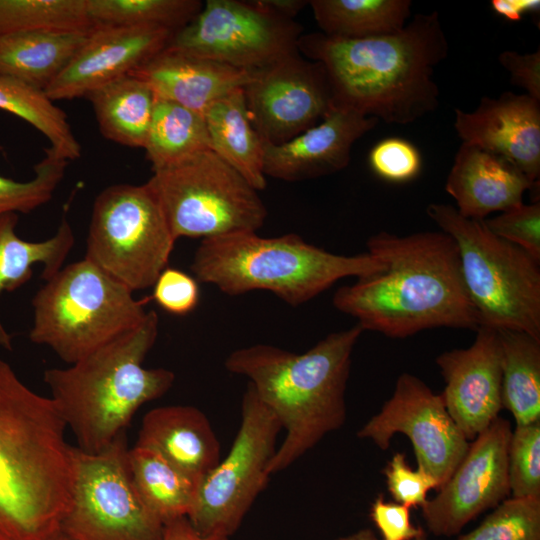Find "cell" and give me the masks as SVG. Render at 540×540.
Masks as SVG:
<instances>
[{
    "label": "cell",
    "mask_w": 540,
    "mask_h": 540,
    "mask_svg": "<svg viewBox=\"0 0 540 540\" xmlns=\"http://www.w3.org/2000/svg\"><path fill=\"white\" fill-rule=\"evenodd\" d=\"M367 252L382 269L338 288L332 298L334 307L364 331L406 338L438 327L478 329L457 246L448 234L381 231L367 240Z\"/></svg>",
    "instance_id": "cell-1"
},
{
    "label": "cell",
    "mask_w": 540,
    "mask_h": 540,
    "mask_svg": "<svg viewBox=\"0 0 540 540\" xmlns=\"http://www.w3.org/2000/svg\"><path fill=\"white\" fill-rule=\"evenodd\" d=\"M298 50L323 66L333 108L407 125L439 106L434 72L449 44L437 11L417 13L403 29L376 37L302 34Z\"/></svg>",
    "instance_id": "cell-2"
},
{
    "label": "cell",
    "mask_w": 540,
    "mask_h": 540,
    "mask_svg": "<svg viewBox=\"0 0 540 540\" xmlns=\"http://www.w3.org/2000/svg\"><path fill=\"white\" fill-rule=\"evenodd\" d=\"M52 399L0 357V540H51L73 495V446Z\"/></svg>",
    "instance_id": "cell-3"
},
{
    "label": "cell",
    "mask_w": 540,
    "mask_h": 540,
    "mask_svg": "<svg viewBox=\"0 0 540 540\" xmlns=\"http://www.w3.org/2000/svg\"><path fill=\"white\" fill-rule=\"evenodd\" d=\"M363 332L356 324L330 333L302 354L255 344L226 358L225 368L248 378L286 431L268 466L270 475L288 468L344 424L352 353Z\"/></svg>",
    "instance_id": "cell-4"
},
{
    "label": "cell",
    "mask_w": 540,
    "mask_h": 540,
    "mask_svg": "<svg viewBox=\"0 0 540 540\" xmlns=\"http://www.w3.org/2000/svg\"><path fill=\"white\" fill-rule=\"evenodd\" d=\"M158 331V315L148 311L137 327L69 367L45 370L50 398L83 452L104 450L126 431L143 404L163 396L174 384L171 370L143 366Z\"/></svg>",
    "instance_id": "cell-5"
},
{
    "label": "cell",
    "mask_w": 540,
    "mask_h": 540,
    "mask_svg": "<svg viewBox=\"0 0 540 540\" xmlns=\"http://www.w3.org/2000/svg\"><path fill=\"white\" fill-rule=\"evenodd\" d=\"M382 267L369 252L335 254L294 233L262 237L252 231L202 239L190 266L197 281L225 294L264 290L291 306L312 300L341 279Z\"/></svg>",
    "instance_id": "cell-6"
},
{
    "label": "cell",
    "mask_w": 540,
    "mask_h": 540,
    "mask_svg": "<svg viewBox=\"0 0 540 540\" xmlns=\"http://www.w3.org/2000/svg\"><path fill=\"white\" fill-rule=\"evenodd\" d=\"M35 293L29 338L73 364L145 318L133 291L86 258L62 267Z\"/></svg>",
    "instance_id": "cell-7"
},
{
    "label": "cell",
    "mask_w": 540,
    "mask_h": 540,
    "mask_svg": "<svg viewBox=\"0 0 540 540\" xmlns=\"http://www.w3.org/2000/svg\"><path fill=\"white\" fill-rule=\"evenodd\" d=\"M427 215L455 242L462 278L480 326L540 340V261L494 235L483 220L431 203Z\"/></svg>",
    "instance_id": "cell-8"
},
{
    "label": "cell",
    "mask_w": 540,
    "mask_h": 540,
    "mask_svg": "<svg viewBox=\"0 0 540 540\" xmlns=\"http://www.w3.org/2000/svg\"><path fill=\"white\" fill-rule=\"evenodd\" d=\"M146 184L176 240L257 232L267 217L258 191L212 150L154 171Z\"/></svg>",
    "instance_id": "cell-9"
},
{
    "label": "cell",
    "mask_w": 540,
    "mask_h": 540,
    "mask_svg": "<svg viewBox=\"0 0 540 540\" xmlns=\"http://www.w3.org/2000/svg\"><path fill=\"white\" fill-rule=\"evenodd\" d=\"M175 242L146 183L115 184L93 203L84 258L134 292L154 285L168 267Z\"/></svg>",
    "instance_id": "cell-10"
},
{
    "label": "cell",
    "mask_w": 540,
    "mask_h": 540,
    "mask_svg": "<svg viewBox=\"0 0 540 540\" xmlns=\"http://www.w3.org/2000/svg\"><path fill=\"white\" fill-rule=\"evenodd\" d=\"M282 430L275 415L247 384L241 424L228 454L198 483L187 518L205 536L230 537L266 487L268 466Z\"/></svg>",
    "instance_id": "cell-11"
},
{
    "label": "cell",
    "mask_w": 540,
    "mask_h": 540,
    "mask_svg": "<svg viewBox=\"0 0 540 540\" xmlns=\"http://www.w3.org/2000/svg\"><path fill=\"white\" fill-rule=\"evenodd\" d=\"M126 431L104 450L73 446L71 506L61 532L75 540H161L164 524L144 505L128 468Z\"/></svg>",
    "instance_id": "cell-12"
},
{
    "label": "cell",
    "mask_w": 540,
    "mask_h": 540,
    "mask_svg": "<svg viewBox=\"0 0 540 540\" xmlns=\"http://www.w3.org/2000/svg\"><path fill=\"white\" fill-rule=\"evenodd\" d=\"M303 27L254 0H207L167 47L253 72L299 53Z\"/></svg>",
    "instance_id": "cell-13"
},
{
    "label": "cell",
    "mask_w": 540,
    "mask_h": 540,
    "mask_svg": "<svg viewBox=\"0 0 540 540\" xmlns=\"http://www.w3.org/2000/svg\"><path fill=\"white\" fill-rule=\"evenodd\" d=\"M397 433L410 439L417 468L431 475L439 489L451 477L469 447L449 415L442 395L435 394L410 373L398 377L392 396L357 436L386 450Z\"/></svg>",
    "instance_id": "cell-14"
},
{
    "label": "cell",
    "mask_w": 540,
    "mask_h": 540,
    "mask_svg": "<svg viewBox=\"0 0 540 540\" xmlns=\"http://www.w3.org/2000/svg\"><path fill=\"white\" fill-rule=\"evenodd\" d=\"M242 92L252 126L273 145L315 126L333 109L323 66L300 52L251 72Z\"/></svg>",
    "instance_id": "cell-15"
},
{
    "label": "cell",
    "mask_w": 540,
    "mask_h": 540,
    "mask_svg": "<svg viewBox=\"0 0 540 540\" xmlns=\"http://www.w3.org/2000/svg\"><path fill=\"white\" fill-rule=\"evenodd\" d=\"M512 429L497 417L469 444L463 459L439 489L421 507L430 532L450 537L486 509L497 506L510 493L508 447Z\"/></svg>",
    "instance_id": "cell-16"
},
{
    "label": "cell",
    "mask_w": 540,
    "mask_h": 540,
    "mask_svg": "<svg viewBox=\"0 0 540 540\" xmlns=\"http://www.w3.org/2000/svg\"><path fill=\"white\" fill-rule=\"evenodd\" d=\"M467 348L445 351L436 358L445 381L446 409L467 441L474 440L502 408L501 348L498 330L479 326Z\"/></svg>",
    "instance_id": "cell-17"
},
{
    "label": "cell",
    "mask_w": 540,
    "mask_h": 540,
    "mask_svg": "<svg viewBox=\"0 0 540 540\" xmlns=\"http://www.w3.org/2000/svg\"><path fill=\"white\" fill-rule=\"evenodd\" d=\"M174 32L157 26L94 25L62 73L45 89L51 101L86 97L143 65Z\"/></svg>",
    "instance_id": "cell-18"
},
{
    "label": "cell",
    "mask_w": 540,
    "mask_h": 540,
    "mask_svg": "<svg viewBox=\"0 0 540 540\" xmlns=\"http://www.w3.org/2000/svg\"><path fill=\"white\" fill-rule=\"evenodd\" d=\"M454 113V128L463 143L509 160L539 185L540 101L506 91L497 98L482 97L472 112L456 108Z\"/></svg>",
    "instance_id": "cell-19"
},
{
    "label": "cell",
    "mask_w": 540,
    "mask_h": 540,
    "mask_svg": "<svg viewBox=\"0 0 540 540\" xmlns=\"http://www.w3.org/2000/svg\"><path fill=\"white\" fill-rule=\"evenodd\" d=\"M377 123L374 117L333 108L318 124L285 143L263 142L264 174L295 182L336 173L349 164L354 143Z\"/></svg>",
    "instance_id": "cell-20"
},
{
    "label": "cell",
    "mask_w": 540,
    "mask_h": 540,
    "mask_svg": "<svg viewBox=\"0 0 540 540\" xmlns=\"http://www.w3.org/2000/svg\"><path fill=\"white\" fill-rule=\"evenodd\" d=\"M538 187L509 160L463 142L445 183L456 210L463 217L476 220L522 204L524 193Z\"/></svg>",
    "instance_id": "cell-21"
},
{
    "label": "cell",
    "mask_w": 540,
    "mask_h": 540,
    "mask_svg": "<svg viewBox=\"0 0 540 540\" xmlns=\"http://www.w3.org/2000/svg\"><path fill=\"white\" fill-rule=\"evenodd\" d=\"M149 85L157 99L204 115L217 100L242 89L251 72L165 47L129 73Z\"/></svg>",
    "instance_id": "cell-22"
},
{
    "label": "cell",
    "mask_w": 540,
    "mask_h": 540,
    "mask_svg": "<svg viewBox=\"0 0 540 540\" xmlns=\"http://www.w3.org/2000/svg\"><path fill=\"white\" fill-rule=\"evenodd\" d=\"M135 445L156 451L197 483L220 461V443L209 419L190 405L148 411Z\"/></svg>",
    "instance_id": "cell-23"
},
{
    "label": "cell",
    "mask_w": 540,
    "mask_h": 540,
    "mask_svg": "<svg viewBox=\"0 0 540 540\" xmlns=\"http://www.w3.org/2000/svg\"><path fill=\"white\" fill-rule=\"evenodd\" d=\"M90 30L42 28L0 37V76L45 91L70 63Z\"/></svg>",
    "instance_id": "cell-24"
},
{
    "label": "cell",
    "mask_w": 540,
    "mask_h": 540,
    "mask_svg": "<svg viewBox=\"0 0 540 540\" xmlns=\"http://www.w3.org/2000/svg\"><path fill=\"white\" fill-rule=\"evenodd\" d=\"M18 214L0 215V295L11 292L28 282L33 265L41 264V278L45 281L62 267L74 242L69 221L64 216L53 236L42 241H27L16 234ZM0 345L11 350V336L0 321Z\"/></svg>",
    "instance_id": "cell-25"
},
{
    "label": "cell",
    "mask_w": 540,
    "mask_h": 540,
    "mask_svg": "<svg viewBox=\"0 0 540 540\" xmlns=\"http://www.w3.org/2000/svg\"><path fill=\"white\" fill-rule=\"evenodd\" d=\"M204 118L211 150L257 191L265 189L263 141L250 122L242 89L214 102Z\"/></svg>",
    "instance_id": "cell-26"
},
{
    "label": "cell",
    "mask_w": 540,
    "mask_h": 540,
    "mask_svg": "<svg viewBox=\"0 0 540 540\" xmlns=\"http://www.w3.org/2000/svg\"><path fill=\"white\" fill-rule=\"evenodd\" d=\"M101 134L131 148H143L157 98L147 83L127 74L88 93Z\"/></svg>",
    "instance_id": "cell-27"
},
{
    "label": "cell",
    "mask_w": 540,
    "mask_h": 540,
    "mask_svg": "<svg viewBox=\"0 0 540 540\" xmlns=\"http://www.w3.org/2000/svg\"><path fill=\"white\" fill-rule=\"evenodd\" d=\"M128 468L144 505L163 523L187 517L198 483L156 451L135 445L128 450Z\"/></svg>",
    "instance_id": "cell-28"
},
{
    "label": "cell",
    "mask_w": 540,
    "mask_h": 540,
    "mask_svg": "<svg viewBox=\"0 0 540 540\" xmlns=\"http://www.w3.org/2000/svg\"><path fill=\"white\" fill-rule=\"evenodd\" d=\"M501 348L502 408L516 425L540 420V340L512 330H498Z\"/></svg>",
    "instance_id": "cell-29"
},
{
    "label": "cell",
    "mask_w": 540,
    "mask_h": 540,
    "mask_svg": "<svg viewBox=\"0 0 540 540\" xmlns=\"http://www.w3.org/2000/svg\"><path fill=\"white\" fill-rule=\"evenodd\" d=\"M321 33L364 39L395 33L411 15L410 0H310Z\"/></svg>",
    "instance_id": "cell-30"
},
{
    "label": "cell",
    "mask_w": 540,
    "mask_h": 540,
    "mask_svg": "<svg viewBox=\"0 0 540 540\" xmlns=\"http://www.w3.org/2000/svg\"><path fill=\"white\" fill-rule=\"evenodd\" d=\"M143 149L153 172L211 150L204 115L157 99Z\"/></svg>",
    "instance_id": "cell-31"
},
{
    "label": "cell",
    "mask_w": 540,
    "mask_h": 540,
    "mask_svg": "<svg viewBox=\"0 0 540 540\" xmlns=\"http://www.w3.org/2000/svg\"><path fill=\"white\" fill-rule=\"evenodd\" d=\"M0 110L21 118L42 133L50 148L68 161L81 156L66 113L44 91L17 80L0 76Z\"/></svg>",
    "instance_id": "cell-32"
},
{
    "label": "cell",
    "mask_w": 540,
    "mask_h": 540,
    "mask_svg": "<svg viewBox=\"0 0 540 540\" xmlns=\"http://www.w3.org/2000/svg\"><path fill=\"white\" fill-rule=\"evenodd\" d=\"M199 0H86L92 25L157 26L173 32L202 9Z\"/></svg>",
    "instance_id": "cell-33"
},
{
    "label": "cell",
    "mask_w": 540,
    "mask_h": 540,
    "mask_svg": "<svg viewBox=\"0 0 540 540\" xmlns=\"http://www.w3.org/2000/svg\"><path fill=\"white\" fill-rule=\"evenodd\" d=\"M92 27L86 0H0V37L32 29Z\"/></svg>",
    "instance_id": "cell-34"
},
{
    "label": "cell",
    "mask_w": 540,
    "mask_h": 540,
    "mask_svg": "<svg viewBox=\"0 0 540 540\" xmlns=\"http://www.w3.org/2000/svg\"><path fill=\"white\" fill-rule=\"evenodd\" d=\"M44 153L45 156L34 166L35 175L32 179L16 181L0 175V215L28 214L52 199L64 178L69 161L50 147Z\"/></svg>",
    "instance_id": "cell-35"
},
{
    "label": "cell",
    "mask_w": 540,
    "mask_h": 540,
    "mask_svg": "<svg viewBox=\"0 0 540 540\" xmlns=\"http://www.w3.org/2000/svg\"><path fill=\"white\" fill-rule=\"evenodd\" d=\"M456 540H540V496L503 500L479 526Z\"/></svg>",
    "instance_id": "cell-36"
},
{
    "label": "cell",
    "mask_w": 540,
    "mask_h": 540,
    "mask_svg": "<svg viewBox=\"0 0 540 540\" xmlns=\"http://www.w3.org/2000/svg\"><path fill=\"white\" fill-rule=\"evenodd\" d=\"M508 481L512 497L540 496V420L512 431Z\"/></svg>",
    "instance_id": "cell-37"
},
{
    "label": "cell",
    "mask_w": 540,
    "mask_h": 540,
    "mask_svg": "<svg viewBox=\"0 0 540 540\" xmlns=\"http://www.w3.org/2000/svg\"><path fill=\"white\" fill-rule=\"evenodd\" d=\"M483 222L494 235L522 248L540 261L539 201L522 203Z\"/></svg>",
    "instance_id": "cell-38"
},
{
    "label": "cell",
    "mask_w": 540,
    "mask_h": 540,
    "mask_svg": "<svg viewBox=\"0 0 540 540\" xmlns=\"http://www.w3.org/2000/svg\"><path fill=\"white\" fill-rule=\"evenodd\" d=\"M369 165L381 179L404 183L418 176L422 159L418 149L408 140L389 137L376 143L369 152Z\"/></svg>",
    "instance_id": "cell-39"
},
{
    "label": "cell",
    "mask_w": 540,
    "mask_h": 540,
    "mask_svg": "<svg viewBox=\"0 0 540 540\" xmlns=\"http://www.w3.org/2000/svg\"><path fill=\"white\" fill-rule=\"evenodd\" d=\"M387 488L395 501L411 507H422L431 489H439L438 482L420 468L412 469L404 453H396L383 470Z\"/></svg>",
    "instance_id": "cell-40"
},
{
    "label": "cell",
    "mask_w": 540,
    "mask_h": 540,
    "mask_svg": "<svg viewBox=\"0 0 540 540\" xmlns=\"http://www.w3.org/2000/svg\"><path fill=\"white\" fill-rule=\"evenodd\" d=\"M152 297L166 312L184 316L192 312L200 299L196 278L177 268H165L154 285Z\"/></svg>",
    "instance_id": "cell-41"
},
{
    "label": "cell",
    "mask_w": 540,
    "mask_h": 540,
    "mask_svg": "<svg viewBox=\"0 0 540 540\" xmlns=\"http://www.w3.org/2000/svg\"><path fill=\"white\" fill-rule=\"evenodd\" d=\"M370 518L380 531L383 540H412L424 530L411 523L410 508L387 502L379 495L372 503Z\"/></svg>",
    "instance_id": "cell-42"
},
{
    "label": "cell",
    "mask_w": 540,
    "mask_h": 540,
    "mask_svg": "<svg viewBox=\"0 0 540 540\" xmlns=\"http://www.w3.org/2000/svg\"><path fill=\"white\" fill-rule=\"evenodd\" d=\"M501 66L510 74L513 85L521 87L525 94L540 101V50L520 54L503 51L498 57Z\"/></svg>",
    "instance_id": "cell-43"
},
{
    "label": "cell",
    "mask_w": 540,
    "mask_h": 540,
    "mask_svg": "<svg viewBox=\"0 0 540 540\" xmlns=\"http://www.w3.org/2000/svg\"><path fill=\"white\" fill-rule=\"evenodd\" d=\"M161 540H229L224 536L200 534L187 517H180L164 524Z\"/></svg>",
    "instance_id": "cell-44"
},
{
    "label": "cell",
    "mask_w": 540,
    "mask_h": 540,
    "mask_svg": "<svg viewBox=\"0 0 540 540\" xmlns=\"http://www.w3.org/2000/svg\"><path fill=\"white\" fill-rule=\"evenodd\" d=\"M491 7L509 21H520L527 13H538L539 0H492Z\"/></svg>",
    "instance_id": "cell-45"
},
{
    "label": "cell",
    "mask_w": 540,
    "mask_h": 540,
    "mask_svg": "<svg viewBox=\"0 0 540 540\" xmlns=\"http://www.w3.org/2000/svg\"><path fill=\"white\" fill-rule=\"evenodd\" d=\"M254 2L277 16L292 20L309 5V1L305 0H254Z\"/></svg>",
    "instance_id": "cell-46"
},
{
    "label": "cell",
    "mask_w": 540,
    "mask_h": 540,
    "mask_svg": "<svg viewBox=\"0 0 540 540\" xmlns=\"http://www.w3.org/2000/svg\"><path fill=\"white\" fill-rule=\"evenodd\" d=\"M335 540H378L375 536V534L373 533L372 530L370 529H362V530H359L353 534H350V535H347V536H343V537H339ZM412 540H426V534H425V531H423L419 536H417L416 538L412 539Z\"/></svg>",
    "instance_id": "cell-47"
},
{
    "label": "cell",
    "mask_w": 540,
    "mask_h": 540,
    "mask_svg": "<svg viewBox=\"0 0 540 540\" xmlns=\"http://www.w3.org/2000/svg\"><path fill=\"white\" fill-rule=\"evenodd\" d=\"M51 540H75V539H73V538L69 537L68 535L60 532L54 538H52Z\"/></svg>",
    "instance_id": "cell-48"
}]
</instances>
